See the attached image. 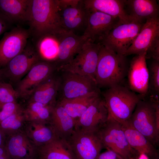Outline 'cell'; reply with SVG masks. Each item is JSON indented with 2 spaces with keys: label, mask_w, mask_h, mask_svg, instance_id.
Segmentation results:
<instances>
[{
  "label": "cell",
  "mask_w": 159,
  "mask_h": 159,
  "mask_svg": "<svg viewBox=\"0 0 159 159\" xmlns=\"http://www.w3.org/2000/svg\"><path fill=\"white\" fill-rule=\"evenodd\" d=\"M27 22L33 38L66 31L62 26L58 0H31Z\"/></svg>",
  "instance_id": "obj_1"
},
{
  "label": "cell",
  "mask_w": 159,
  "mask_h": 159,
  "mask_svg": "<svg viewBox=\"0 0 159 159\" xmlns=\"http://www.w3.org/2000/svg\"><path fill=\"white\" fill-rule=\"evenodd\" d=\"M126 57L101 45L95 76L99 89L109 88L122 82L127 76L129 66Z\"/></svg>",
  "instance_id": "obj_2"
},
{
  "label": "cell",
  "mask_w": 159,
  "mask_h": 159,
  "mask_svg": "<svg viewBox=\"0 0 159 159\" xmlns=\"http://www.w3.org/2000/svg\"><path fill=\"white\" fill-rule=\"evenodd\" d=\"M127 121L154 146L159 137V97L142 98Z\"/></svg>",
  "instance_id": "obj_3"
},
{
  "label": "cell",
  "mask_w": 159,
  "mask_h": 159,
  "mask_svg": "<svg viewBox=\"0 0 159 159\" xmlns=\"http://www.w3.org/2000/svg\"><path fill=\"white\" fill-rule=\"evenodd\" d=\"M102 94L108 110V118L121 124L128 120L138 102L143 98L121 84L108 88Z\"/></svg>",
  "instance_id": "obj_4"
},
{
  "label": "cell",
  "mask_w": 159,
  "mask_h": 159,
  "mask_svg": "<svg viewBox=\"0 0 159 159\" xmlns=\"http://www.w3.org/2000/svg\"><path fill=\"white\" fill-rule=\"evenodd\" d=\"M58 71L57 101L72 99L100 91L95 81L89 76L67 71Z\"/></svg>",
  "instance_id": "obj_5"
},
{
  "label": "cell",
  "mask_w": 159,
  "mask_h": 159,
  "mask_svg": "<svg viewBox=\"0 0 159 159\" xmlns=\"http://www.w3.org/2000/svg\"><path fill=\"white\" fill-rule=\"evenodd\" d=\"M58 1L64 29L77 36L84 35L90 13L84 0H58Z\"/></svg>",
  "instance_id": "obj_6"
},
{
  "label": "cell",
  "mask_w": 159,
  "mask_h": 159,
  "mask_svg": "<svg viewBox=\"0 0 159 159\" xmlns=\"http://www.w3.org/2000/svg\"><path fill=\"white\" fill-rule=\"evenodd\" d=\"M104 147L116 153L124 159H135L136 152L129 145L122 124L109 117L97 132Z\"/></svg>",
  "instance_id": "obj_7"
},
{
  "label": "cell",
  "mask_w": 159,
  "mask_h": 159,
  "mask_svg": "<svg viewBox=\"0 0 159 159\" xmlns=\"http://www.w3.org/2000/svg\"><path fill=\"white\" fill-rule=\"evenodd\" d=\"M100 47V44L94 43L87 39L72 60L58 71H69L88 76L95 81V74Z\"/></svg>",
  "instance_id": "obj_8"
},
{
  "label": "cell",
  "mask_w": 159,
  "mask_h": 159,
  "mask_svg": "<svg viewBox=\"0 0 159 159\" xmlns=\"http://www.w3.org/2000/svg\"><path fill=\"white\" fill-rule=\"evenodd\" d=\"M97 132L74 128L67 140L75 159H96L104 148Z\"/></svg>",
  "instance_id": "obj_9"
},
{
  "label": "cell",
  "mask_w": 159,
  "mask_h": 159,
  "mask_svg": "<svg viewBox=\"0 0 159 159\" xmlns=\"http://www.w3.org/2000/svg\"><path fill=\"white\" fill-rule=\"evenodd\" d=\"M144 23L135 21L120 23L99 44L117 54L125 55Z\"/></svg>",
  "instance_id": "obj_10"
},
{
  "label": "cell",
  "mask_w": 159,
  "mask_h": 159,
  "mask_svg": "<svg viewBox=\"0 0 159 159\" xmlns=\"http://www.w3.org/2000/svg\"><path fill=\"white\" fill-rule=\"evenodd\" d=\"M42 61L32 44L28 42L20 53L11 59L1 69L4 79L15 85L28 72L32 67Z\"/></svg>",
  "instance_id": "obj_11"
},
{
  "label": "cell",
  "mask_w": 159,
  "mask_h": 159,
  "mask_svg": "<svg viewBox=\"0 0 159 159\" xmlns=\"http://www.w3.org/2000/svg\"><path fill=\"white\" fill-rule=\"evenodd\" d=\"M57 71L53 62L41 61L36 63L25 76L15 85L14 89L19 98L27 100L42 81Z\"/></svg>",
  "instance_id": "obj_12"
},
{
  "label": "cell",
  "mask_w": 159,
  "mask_h": 159,
  "mask_svg": "<svg viewBox=\"0 0 159 159\" xmlns=\"http://www.w3.org/2000/svg\"><path fill=\"white\" fill-rule=\"evenodd\" d=\"M31 36L29 30L17 27L5 32L0 40V69L25 48Z\"/></svg>",
  "instance_id": "obj_13"
},
{
  "label": "cell",
  "mask_w": 159,
  "mask_h": 159,
  "mask_svg": "<svg viewBox=\"0 0 159 159\" xmlns=\"http://www.w3.org/2000/svg\"><path fill=\"white\" fill-rule=\"evenodd\" d=\"M89 9L87 26L84 35L92 42L99 43L115 27L122 23L117 18Z\"/></svg>",
  "instance_id": "obj_14"
},
{
  "label": "cell",
  "mask_w": 159,
  "mask_h": 159,
  "mask_svg": "<svg viewBox=\"0 0 159 159\" xmlns=\"http://www.w3.org/2000/svg\"><path fill=\"white\" fill-rule=\"evenodd\" d=\"M146 53L136 55L130 62L127 77L129 88L145 98L148 93L149 74Z\"/></svg>",
  "instance_id": "obj_15"
},
{
  "label": "cell",
  "mask_w": 159,
  "mask_h": 159,
  "mask_svg": "<svg viewBox=\"0 0 159 159\" xmlns=\"http://www.w3.org/2000/svg\"><path fill=\"white\" fill-rule=\"evenodd\" d=\"M108 118L106 105L103 99L100 96L76 120L75 128L97 132L106 123Z\"/></svg>",
  "instance_id": "obj_16"
},
{
  "label": "cell",
  "mask_w": 159,
  "mask_h": 159,
  "mask_svg": "<svg viewBox=\"0 0 159 159\" xmlns=\"http://www.w3.org/2000/svg\"><path fill=\"white\" fill-rule=\"evenodd\" d=\"M87 40L84 35L77 36L67 31L59 35L57 54L53 62L58 70L72 60Z\"/></svg>",
  "instance_id": "obj_17"
},
{
  "label": "cell",
  "mask_w": 159,
  "mask_h": 159,
  "mask_svg": "<svg viewBox=\"0 0 159 159\" xmlns=\"http://www.w3.org/2000/svg\"><path fill=\"white\" fill-rule=\"evenodd\" d=\"M4 146L11 159L36 158L37 147L23 130L6 135Z\"/></svg>",
  "instance_id": "obj_18"
},
{
  "label": "cell",
  "mask_w": 159,
  "mask_h": 159,
  "mask_svg": "<svg viewBox=\"0 0 159 159\" xmlns=\"http://www.w3.org/2000/svg\"><path fill=\"white\" fill-rule=\"evenodd\" d=\"M159 38V17L147 19L125 56L139 55L146 52L153 42Z\"/></svg>",
  "instance_id": "obj_19"
},
{
  "label": "cell",
  "mask_w": 159,
  "mask_h": 159,
  "mask_svg": "<svg viewBox=\"0 0 159 159\" xmlns=\"http://www.w3.org/2000/svg\"><path fill=\"white\" fill-rule=\"evenodd\" d=\"M59 85L58 71L42 81L27 99V102H37L53 106L57 102Z\"/></svg>",
  "instance_id": "obj_20"
},
{
  "label": "cell",
  "mask_w": 159,
  "mask_h": 159,
  "mask_svg": "<svg viewBox=\"0 0 159 159\" xmlns=\"http://www.w3.org/2000/svg\"><path fill=\"white\" fill-rule=\"evenodd\" d=\"M125 9L132 21L144 23L147 19L159 17L156 0H126Z\"/></svg>",
  "instance_id": "obj_21"
},
{
  "label": "cell",
  "mask_w": 159,
  "mask_h": 159,
  "mask_svg": "<svg viewBox=\"0 0 159 159\" xmlns=\"http://www.w3.org/2000/svg\"><path fill=\"white\" fill-rule=\"evenodd\" d=\"M76 122L58 102L52 106L49 122L59 137L67 140L73 132Z\"/></svg>",
  "instance_id": "obj_22"
},
{
  "label": "cell",
  "mask_w": 159,
  "mask_h": 159,
  "mask_svg": "<svg viewBox=\"0 0 159 159\" xmlns=\"http://www.w3.org/2000/svg\"><path fill=\"white\" fill-rule=\"evenodd\" d=\"M23 130L37 148L45 145L58 137L49 122L28 121Z\"/></svg>",
  "instance_id": "obj_23"
},
{
  "label": "cell",
  "mask_w": 159,
  "mask_h": 159,
  "mask_svg": "<svg viewBox=\"0 0 159 159\" xmlns=\"http://www.w3.org/2000/svg\"><path fill=\"white\" fill-rule=\"evenodd\" d=\"M126 0H84L88 8L118 18L122 23L132 21L125 9Z\"/></svg>",
  "instance_id": "obj_24"
},
{
  "label": "cell",
  "mask_w": 159,
  "mask_h": 159,
  "mask_svg": "<svg viewBox=\"0 0 159 159\" xmlns=\"http://www.w3.org/2000/svg\"><path fill=\"white\" fill-rule=\"evenodd\" d=\"M122 125L129 145L136 152L140 155H145L149 159L158 155L155 146L127 121Z\"/></svg>",
  "instance_id": "obj_25"
},
{
  "label": "cell",
  "mask_w": 159,
  "mask_h": 159,
  "mask_svg": "<svg viewBox=\"0 0 159 159\" xmlns=\"http://www.w3.org/2000/svg\"><path fill=\"white\" fill-rule=\"evenodd\" d=\"M37 159H75L66 139L58 137L50 142L37 148Z\"/></svg>",
  "instance_id": "obj_26"
},
{
  "label": "cell",
  "mask_w": 159,
  "mask_h": 159,
  "mask_svg": "<svg viewBox=\"0 0 159 159\" xmlns=\"http://www.w3.org/2000/svg\"><path fill=\"white\" fill-rule=\"evenodd\" d=\"M31 0H0V11L13 23L27 22Z\"/></svg>",
  "instance_id": "obj_27"
},
{
  "label": "cell",
  "mask_w": 159,
  "mask_h": 159,
  "mask_svg": "<svg viewBox=\"0 0 159 159\" xmlns=\"http://www.w3.org/2000/svg\"><path fill=\"white\" fill-rule=\"evenodd\" d=\"M59 34L33 38L32 44L42 61L53 62L57 52Z\"/></svg>",
  "instance_id": "obj_28"
},
{
  "label": "cell",
  "mask_w": 159,
  "mask_h": 159,
  "mask_svg": "<svg viewBox=\"0 0 159 159\" xmlns=\"http://www.w3.org/2000/svg\"><path fill=\"white\" fill-rule=\"evenodd\" d=\"M100 91L95 92L75 99L63 100L58 102L69 115L77 120L86 110L90 105L100 96Z\"/></svg>",
  "instance_id": "obj_29"
},
{
  "label": "cell",
  "mask_w": 159,
  "mask_h": 159,
  "mask_svg": "<svg viewBox=\"0 0 159 159\" xmlns=\"http://www.w3.org/2000/svg\"><path fill=\"white\" fill-rule=\"evenodd\" d=\"M52 106L37 102H26L24 111L27 121L49 122Z\"/></svg>",
  "instance_id": "obj_30"
},
{
  "label": "cell",
  "mask_w": 159,
  "mask_h": 159,
  "mask_svg": "<svg viewBox=\"0 0 159 159\" xmlns=\"http://www.w3.org/2000/svg\"><path fill=\"white\" fill-rule=\"evenodd\" d=\"M24 106L0 123V129L6 135L23 130L27 122Z\"/></svg>",
  "instance_id": "obj_31"
},
{
  "label": "cell",
  "mask_w": 159,
  "mask_h": 159,
  "mask_svg": "<svg viewBox=\"0 0 159 159\" xmlns=\"http://www.w3.org/2000/svg\"><path fill=\"white\" fill-rule=\"evenodd\" d=\"M148 93L150 96H159V61L153 60L148 69Z\"/></svg>",
  "instance_id": "obj_32"
},
{
  "label": "cell",
  "mask_w": 159,
  "mask_h": 159,
  "mask_svg": "<svg viewBox=\"0 0 159 159\" xmlns=\"http://www.w3.org/2000/svg\"><path fill=\"white\" fill-rule=\"evenodd\" d=\"M19 98L17 92L10 83L0 82V104L17 102Z\"/></svg>",
  "instance_id": "obj_33"
},
{
  "label": "cell",
  "mask_w": 159,
  "mask_h": 159,
  "mask_svg": "<svg viewBox=\"0 0 159 159\" xmlns=\"http://www.w3.org/2000/svg\"><path fill=\"white\" fill-rule=\"evenodd\" d=\"M23 106L17 102L0 104V123Z\"/></svg>",
  "instance_id": "obj_34"
},
{
  "label": "cell",
  "mask_w": 159,
  "mask_h": 159,
  "mask_svg": "<svg viewBox=\"0 0 159 159\" xmlns=\"http://www.w3.org/2000/svg\"><path fill=\"white\" fill-rule=\"evenodd\" d=\"M146 53V59L152 58L159 61V38L153 42Z\"/></svg>",
  "instance_id": "obj_35"
},
{
  "label": "cell",
  "mask_w": 159,
  "mask_h": 159,
  "mask_svg": "<svg viewBox=\"0 0 159 159\" xmlns=\"http://www.w3.org/2000/svg\"><path fill=\"white\" fill-rule=\"evenodd\" d=\"M12 23L0 11V35L7 31Z\"/></svg>",
  "instance_id": "obj_36"
},
{
  "label": "cell",
  "mask_w": 159,
  "mask_h": 159,
  "mask_svg": "<svg viewBox=\"0 0 159 159\" xmlns=\"http://www.w3.org/2000/svg\"><path fill=\"white\" fill-rule=\"evenodd\" d=\"M96 159H124L115 152L107 150L106 152L100 153Z\"/></svg>",
  "instance_id": "obj_37"
},
{
  "label": "cell",
  "mask_w": 159,
  "mask_h": 159,
  "mask_svg": "<svg viewBox=\"0 0 159 159\" xmlns=\"http://www.w3.org/2000/svg\"><path fill=\"white\" fill-rule=\"evenodd\" d=\"M0 159H11L4 146L0 147Z\"/></svg>",
  "instance_id": "obj_38"
},
{
  "label": "cell",
  "mask_w": 159,
  "mask_h": 159,
  "mask_svg": "<svg viewBox=\"0 0 159 159\" xmlns=\"http://www.w3.org/2000/svg\"><path fill=\"white\" fill-rule=\"evenodd\" d=\"M6 135L0 129V147L4 146Z\"/></svg>",
  "instance_id": "obj_39"
},
{
  "label": "cell",
  "mask_w": 159,
  "mask_h": 159,
  "mask_svg": "<svg viewBox=\"0 0 159 159\" xmlns=\"http://www.w3.org/2000/svg\"><path fill=\"white\" fill-rule=\"evenodd\" d=\"M4 79L2 72L0 69V82L4 81Z\"/></svg>",
  "instance_id": "obj_40"
},
{
  "label": "cell",
  "mask_w": 159,
  "mask_h": 159,
  "mask_svg": "<svg viewBox=\"0 0 159 159\" xmlns=\"http://www.w3.org/2000/svg\"><path fill=\"white\" fill-rule=\"evenodd\" d=\"M149 159H159L158 155L155 157L153 158Z\"/></svg>",
  "instance_id": "obj_41"
}]
</instances>
